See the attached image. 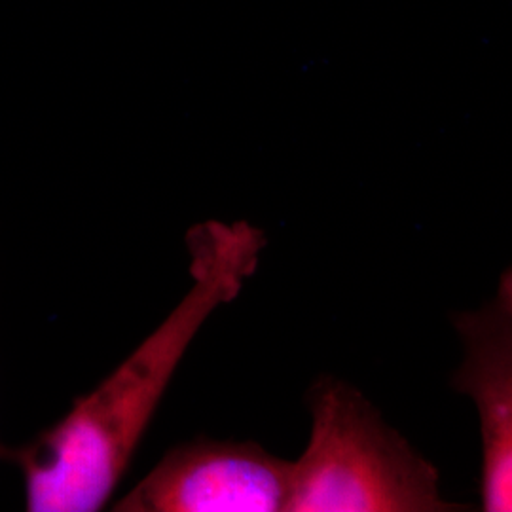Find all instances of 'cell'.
<instances>
[{"mask_svg": "<svg viewBox=\"0 0 512 512\" xmlns=\"http://www.w3.org/2000/svg\"><path fill=\"white\" fill-rule=\"evenodd\" d=\"M463 361L452 387L476 406L482 439L480 509L512 511V274L501 275L494 298L452 317Z\"/></svg>", "mask_w": 512, "mask_h": 512, "instance_id": "cell-4", "label": "cell"}, {"mask_svg": "<svg viewBox=\"0 0 512 512\" xmlns=\"http://www.w3.org/2000/svg\"><path fill=\"white\" fill-rule=\"evenodd\" d=\"M0 454H2V448H0Z\"/></svg>", "mask_w": 512, "mask_h": 512, "instance_id": "cell-5", "label": "cell"}, {"mask_svg": "<svg viewBox=\"0 0 512 512\" xmlns=\"http://www.w3.org/2000/svg\"><path fill=\"white\" fill-rule=\"evenodd\" d=\"M266 232L247 220H203L186 232L192 285L183 300L93 391L18 450L31 512H95L110 501L196 334L243 291Z\"/></svg>", "mask_w": 512, "mask_h": 512, "instance_id": "cell-1", "label": "cell"}, {"mask_svg": "<svg viewBox=\"0 0 512 512\" xmlns=\"http://www.w3.org/2000/svg\"><path fill=\"white\" fill-rule=\"evenodd\" d=\"M289 494V459L253 440L198 437L167 450L112 511L285 512Z\"/></svg>", "mask_w": 512, "mask_h": 512, "instance_id": "cell-3", "label": "cell"}, {"mask_svg": "<svg viewBox=\"0 0 512 512\" xmlns=\"http://www.w3.org/2000/svg\"><path fill=\"white\" fill-rule=\"evenodd\" d=\"M310 440L291 461L285 512H458L423 458L361 389L321 376L308 389Z\"/></svg>", "mask_w": 512, "mask_h": 512, "instance_id": "cell-2", "label": "cell"}]
</instances>
